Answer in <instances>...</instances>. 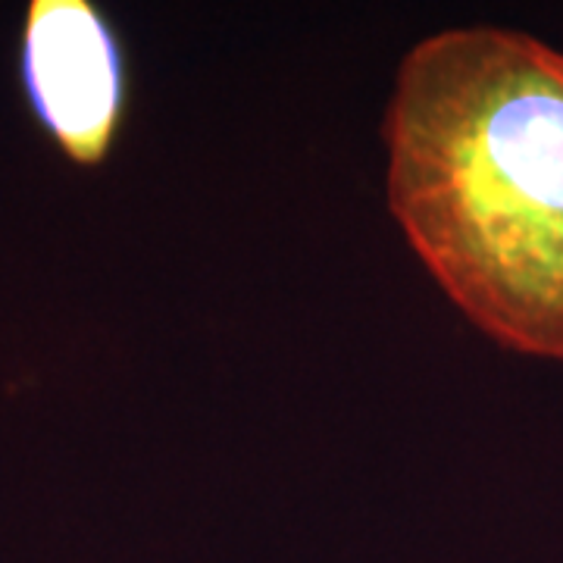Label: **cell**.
<instances>
[{
	"label": "cell",
	"mask_w": 563,
	"mask_h": 563,
	"mask_svg": "<svg viewBox=\"0 0 563 563\" xmlns=\"http://www.w3.org/2000/svg\"><path fill=\"white\" fill-rule=\"evenodd\" d=\"M385 198L413 254L507 351L563 363V54L495 25L398 63Z\"/></svg>",
	"instance_id": "6da1fadb"
},
{
	"label": "cell",
	"mask_w": 563,
	"mask_h": 563,
	"mask_svg": "<svg viewBox=\"0 0 563 563\" xmlns=\"http://www.w3.org/2000/svg\"><path fill=\"white\" fill-rule=\"evenodd\" d=\"M22 101L44 139L79 169L101 166L129 107L117 25L95 0H29L16 41Z\"/></svg>",
	"instance_id": "7a4b0ae2"
}]
</instances>
